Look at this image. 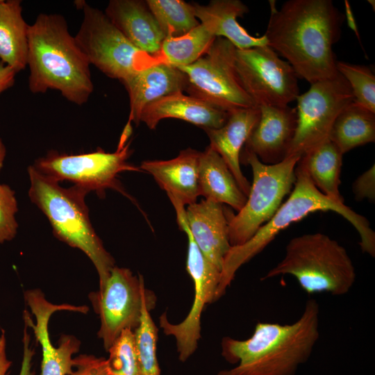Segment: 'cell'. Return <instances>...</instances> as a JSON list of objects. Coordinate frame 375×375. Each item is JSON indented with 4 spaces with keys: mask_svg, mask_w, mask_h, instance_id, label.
Here are the masks:
<instances>
[{
    "mask_svg": "<svg viewBox=\"0 0 375 375\" xmlns=\"http://www.w3.org/2000/svg\"><path fill=\"white\" fill-rule=\"evenodd\" d=\"M294 190L272 219L261 226L245 243L231 247L226 255L221 271L215 301L226 292L237 270L262 251L281 231L315 211H333L342 215L357 230L362 251L375 256V233L368 220L344 203L333 201L322 194L309 177L303 162L299 159L295 167Z\"/></svg>",
    "mask_w": 375,
    "mask_h": 375,
    "instance_id": "4",
    "label": "cell"
},
{
    "mask_svg": "<svg viewBox=\"0 0 375 375\" xmlns=\"http://www.w3.org/2000/svg\"><path fill=\"white\" fill-rule=\"evenodd\" d=\"M11 363L6 355V339L2 330L0 335V375H8Z\"/></svg>",
    "mask_w": 375,
    "mask_h": 375,
    "instance_id": "38",
    "label": "cell"
},
{
    "mask_svg": "<svg viewBox=\"0 0 375 375\" xmlns=\"http://www.w3.org/2000/svg\"><path fill=\"white\" fill-rule=\"evenodd\" d=\"M90 65L62 15L40 13L29 25L27 66L32 93L54 90L82 106L94 90Z\"/></svg>",
    "mask_w": 375,
    "mask_h": 375,
    "instance_id": "3",
    "label": "cell"
},
{
    "mask_svg": "<svg viewBox=\"0 0 375 375\" xmlns=\"http://www.w3.org/2000/svg\"><path fill=\"white\" fill-rule=\"evenodd\" d=\"M235 52L233 44L217 37L197 61L178 67L187 77L185 92L227 112L258 107L239 80Z\"/></svg>",
    "mask_w": 375,
    "mask_h": 375,
    "instance_id": "9",
    "label": "cell"
},
{
    "mask_svg": "<svg viewBox=\"0 0 375 375\" xmlns=\"http://www.w3.org/2000/svg\"><path fill=\"white\" fill-rule=\"evenodd\" d=\"M355 199L362 201L367 199L370 202L375 200V166L362 174L352 185Z\"/></svg>",
    "mask_w": 375,
    "mask_h": 375,
    "instance_id": "35",
    "label": "cell"
},
{
    "mask_svg": "<svg viewBox=\"0 0 375 375\" xmlns=\"http://www.w3.org/2000/svg\"><path fill=\"white\" fill-rule=\"evenodd\" d=\"M105 14L136 48L158 56L165 35L145 1L110 0Z\"/></svg>",
    "mask_w": 375,
    "mask_h": 375,
    "instance_id": "19",
    "label": "cell"
},
{
    "mask_svg": "<svg viewBox=\"0 0 375 375\" xmlns=\"http://www.w3.org/2000/svg\"><path fill=\"white\" fill-rule=\"evenodd\" d=\"M30 200L47 217L53 235L69 246L81 250L92 262L99 278V288L115 266L112 256L106 250L89 217L85 197L89 192L74 185L65 188L59 183L28 168Z\"/></svg>",
    "mask_w": 375,
    "mask_h": 375,
    "instance_id": "5",
    "label": "cell"
},
{
    "mask_svg": "<svg viewBox=\"0 0 375 375\" xmlns=\"http://www.w3.org/2000/svg\"><path fill=\"white\" fill-rule=\"evenodd\" d=\"M17 73L0 61V94L12 87Z\"/></svg>",
    "mask_w": 375,
    "mask_h": 375,
    "instance_id": "37",
    "label": "cell"
},
{
    "mask_svg": "<svg viewBox=\"0 0 375 375\" xmlns=\"http://www.w3.org/2000/svg\"><path fill=\"white\" fill-rule=\"evenodd\" d=\"M188 228L207 260L220 272L231 246L228 240V215L222 203L203 199L185 209Z\"/></svg>",
    "mask_w": 375,
    "mask_h": 375,
    "instance_id": "17",
    "label": "cell"
},
{
    "mask_svg": "<svg viewBox=\"0 0 375 375\" xmlns=\"http://www.w3.org/2000/svg\"><path fill=\"white\" fill-rule=\"evenodd\" d=\"M319 306L308 299L293 324L258 322L244 340H222V356L237 366L217 375H295L310 357L319 337Z\"/></svg>",
    "mask_w": 375,
    "mask_h": 375,
    "instance_id": "2",
    "label": "cell"
},
{
    "mask_svg": "<svg viewBox=\"0 0 375 375\" xmlns=\"http://www.w3.org/2000/svg\"><path fill=\"white\" fill-rule=\"evenodd\" d=\"M132 132L133 128L131 126V122L128 120L121 135L117 149H121L126 145L128 140L131 135Z\"/></svg>",
    "mask_w": 375,
    "mask_h": 375,
    "instance_id": "40",
    "label": "cell"
},
{
    "mask_svg": "<svg viewBox=\"0 0 375 375\" xmlns=\"http://www.w3.org/2000/svg\"><path fill=\"white\" fill-rule=\"evenodd\" d=\"M24 299L35 316L34 323L29 312L24 311L25 325L33 329L37 340L42 347V358L40 375H67L73 370L72 355L79 351L81 342L74 336L63 335L59 340V345L55 347L50 340L48 324L52 314L59 310H69L86 313L88 306H76L69 304L56 305L46 299L40 289L28 290L24 292Z\"/></svg>",
    "mask_w": 375,
    "mask_h": 375,
    "instance_id": "15",
    "label": "cell"
},
{
    "mask_svg": "<svg viewBox=\"0 0 375 375\" xmlns=\"http://www.w3.org/2000/svg\"><path fill=\"white\" fill-rule=\"evenodd\" d=\"M258 123L244 144V151L254 153L267 165L283 160L297 127V109L286 106H259Z\"/></svg>",
    "mask_w": 375,
    "mask_h": 375,
    "instance_id": "16",
    "label": "cell"
},
{
    "mask_svg": "<svg viewBox=\"0 0 375 375\" xmlns=\"http://www.w3.org/2000/svg\"><path fill=\"white\" fill-rule=\"evenodd\" d=\"M129 145L130 142L113 153L101 149L75 155L51 151L35 160L33 167L58 183L69 181L89 192L94 191L100 197H104L106 190L109 188L128 196L117 178L118 174L125 171H141L127 162L132 153Z\"/></svg>",
    "mask_w": 375,
    "mask_h": 375,
    "instance_id": "10",
    "label": "cell"
},
{
    "mask_svg": "<svg viewBox=\"0 0 375 375\" xmlns=\"http://www.w3.org/2000/svg\"><path fill=\"white\" fill-rule=\"evenodd\" d=\"M337 70L350 85L354 101L375 113V76L365 65L337 61Z\"/></svg>",
    "mask_w": 375,
    "mask_h": 375,
    "instance_id": "31",
    "label": "cell"
},
{
    "mask_svg": "<svg viewBox=\"0 0 375 375\" xmlns=\"http://www.w3.org/2000/svg\"><path fill=\"white\" fill-rule=\"evenodd\" d=\"M242 158L251 167L253 182L242 208L235 215H228L231 247L245 243L274 215L294 184L300 157H288L278 163L267 165L254 153L244 151Z\"/></svg>",
    "mask_w": 375,
    "mask_h": 375,
    "instance_id": "7",
    "label": "cell"
},
{
    "mask_svg": "<svg viewBox=\"0 0 375 375\" xmlns=\"http://www.w3.org/2000/svg\"><path fill=\"white\" fill-rule=\"evenodd\" d=\"M145 1L165 37L182 35L200 24L192 3L183 0Z\"/></svg>",
    "mask_w": 375,
    "mask_h": 375,
    "instance_id": "29",
    "label": "cell"
},
{
    "mask_svg": "<svg viewBox=\"0 0 375 375\" xmlns=\"http://www.w3.org/2000/svg\"><path fill=\"white\" fill-rule=\"evenodd\" d=\"M344 2H345L344 3V4H345V16H346V19H347V21L348 26L351 30H353V31L355 33L356 35L357 36V38H358V41L360 42V35H359V33H358V28H357V25H356V23L355 18L353 17L352 10L351 9L350 3L347 0H345Z\"/></svg>",
    "mask_w": 375,
    "mask_h": 375,
    "instance_id": "39",
    "label": "cell"
},
{
    "mask_svg": "<svg viewBox=\"0 0 375 375\" xmlns=\"http://www.w3.org/2000/svg\"><path fill=\"white\" fill-rule=\"evenodd\" d=\"M194 15L215 37L223 38L238 49L267 45L263 35H250L238 22L248 12L247 6L240 0H213L207 5L192 3Z\"/></svg>",
    "mask_w": 375,
    "mask_h": 375,
    "instance_id": "23",
    "label": "cell"
},
{
    "mask_svg": "<svg viewBox=\"0 0 375 375\" xmlns=\"http://www.w3.org/2000/svg\"><path fill=\"white\" fill-rule=\"evenodd\" d=\"M130 100L128 121L140 124L141 114L150 103L167 95L185 91L187 77L178 67L160 62L135 72L121 81Z\"/></svg>",
    "mask_w": 375,
    "mask_h": 375,
    "instance_id": "18",
    "label": "cell"
},
{
    "mask_svg": "<svg viewBox=\"0 0 375 375\" xmlns=\"http://www.w3.org/2000/svg\"><path fill=\"white\" fill-rule=\"evenodd\" d=\"M200 151L191 148L167 160H144L140 169L149 173L169 198L183 206L197 202Z\"/></svg>",
    "mask_w": 375,
    "mask_h": 375,
    "instance_id": "22",
    "label": "cell"
},
{
    "mask_svg": "<svg viewBox=\"0 0 375 375\" xmlns=\"http://www.w3.org/2000/svg\"><path fill=\"white\" fill-rule=\"evenodd\" d=\"M228 112L206 101L183 92L163 97L147 106L142 111L140 122L150 129H155L163 119H181L203 129H216L222 127L228 118Z\"/></svg>",
    "mask_w": 375,
    "mask_h": 375,
    "instance_id": "21",
    "label": "cell"
},
{
    "mask_svg": "<svg viewBox=\"0 0 375 375\" xmlns=\"http://www.w3.org/2000/svg\"><path fill=\"white\" fill-rule=\"evenodd\" d=\"M269 2L264 34L267 45L310 84L335 76L333 46L340 39L344 16L333 1L289 0L279 9L274 1Z\"/></svg>",
    "mask_w": 375,
    "mask_h": 375,
    "instance_id": "1",
    "label": "cell"
},
{
    "mask_svg": "<svg viewBox=\"0 0 375 375\" xmlns=\"http://www.w3.org/2000/svg\"><path fill=\"white\" fill-rule=\"evenodd\" d=\"M294 276L308 294H346L356 274L347 250L328 235L305 234L290 240L283 259L262 279L281 275Z\"/></svg>",
    "mask_w": 375,
    "mask_h": 375,
    "instance_id": "6",
    "label": "cell"
},
{
    "mask_svg": "<svg viewBox=\"0 0 375 375\" xmlns=\"http://www.w3.org/2000/svg\"><path fill=\"white\" fill-rule=\"evenodd\" d=\"M74 370L67 375H108L106 359L81 354L74 358Z\"/></svg>",
    "mask_w": 375,
    "mask_h": 375,
    "instance_id": "34",
    "label": "cell"
},
{
    "mask_svg": "<svg viewBox=\"0 0 375 375\" xmlns=\"http://www.w3.org/2000/svg\"><path fill=\"white\" fill-rule=\"evenodd\" d=\"M6 156V148L3 140L0 138V171L3 168Z\"/></svg>",
    "mask_w": 375,
    "mask_h": 375,
    "instance_id": "41",
    "label": "cell"
},
{
    "mask_svg": "<svg viewBox=\"0 0 375 375\" xmlns=\"http://www.w3.org/2000/svg\"><path fill=\"white\" fill-rule=\"evenodd\" d=\"M198 186L205 199L229 205L240 211L247 201L223 158L210 146L200 152Z\"/></svg>",
    "mask_w": 375,
    "mask_h": 375,
    "instance_id": "24",
    "label": "cell"
},
{
    "mask_svg": "<svg viewBox=\"0 0 375 375\" xmlns=\"http://www.w3.org/2000/svg\"><path fill=\"white\" fill-rule=\"evenodd\" d=\"M18 210L15 192L0 183V244L12 240L18 228L15 215Z\"/></svg>",
    "mask_w": 375,
    "mask_h": 375,
    "instance_id": "33",
    "label": "cell"
},
{
    "mask_svg": "<svg viewBox=\"0 0 375 375\" xmlns=\"http://www.w3.org/2000/svg\"><path fill=\"white\" fill-rule=\"evenodd\" d=\"M260 115L259 107L235 110L228 112L222 127L205 130L210 140L209 146L223 158L247 197L251 185L241 171L240 152Z\"/></svg>",
    "mask_w": 375,
    "mask_h": 375,
    "instance_id": "20",
    "label": "cell"
},
{
    "mask_svg": "<svg viewBox=\"0 0 375 375\" xmlns=\"http://www.w3.org/2000/svg\"><path fill=\"white\" fill-rule=\"evenodd\" d=\"M342 154L328 139L300 158L315 186L331 199L344 203L340 192Z\"/></svg>",
    "mask_w": 375,
    "mask_h": 375,
    "instance_id": "27",
    "label": "cell"
},
{
    "mask_svg": "<svg viewBox=\"0 0 375 375\" xmlns=\"http://www.w3.org/2000/svg\"><path fill=\"white\" fill-rule=\"evenodd\" d=\"M27 328L28 326L25 325L23 333V358L19 375H35L34 372L32 370V359L34 350L31 344V338Z\"/></svg>",
    "mask_w": 375,
    "mask_h": 375,
    "instance_id": "36",
    "label": "cell"
},
{
    "mask_svg": "<svg viewBox=\"0 0 375 375\" xmlns=\"http://www.w3.org/2000/svg\"><path fill=\"white\" fill-rule=\"evenodd\" d=\"M342 155L375 141V113L354 101L335 119L328 138Z\"/></svg>",
    "mask_w": 375,
    "mask_h": 375,
    "instance_id": "26",
    "label": "cell"
},
{
    "mask_svg": "<svg viewBox=\"0 0 375 375\" xmlns=\"http://www.w3.org/2000/svg\"><path fill=\"white\" fill-rule=\"evenodd\" d=\"M174 208L178 224L188 240L186 269L194 283V301L187 317L181 322L171 324L166 312L160 315L159 322L163 333L174 337L178 358L185 362L197 348L201 337V312L206 304L215 301L221 272L207 260L194 242L188 226L185 206L176 203Z\"/></svg>",
    "mask_w": 375,
    "mask_h": 375,
    "instance_id": "13",
    "label": "cell"
},
{
    "mask_svg": "<svg viewBox=\"0 0 375 375\" xmlns=\"http://www.w3.org/2000/svg\"><path fill=\"white\" fill-rule=\"evenodd\" d=\"M75 40L90 65L111 78L122 81L129 75L162 62L160 57L132 44L104 12L86 3Z\"/></svg>",
    "mask_w": 375,
    "mask_h": 375,
    "instance_id": "8",
    "label": "cell"
},
{
    "mask_svg": "<svg viewBox=\"0 0 375 375\" xmlns=\"http://www.w3.org/2000/svg\"><path fill=\"white\" fill-rule=\"evenodd\" d=\"M296 100L297 127L286 158H301L328 140L335 119L354 99L349 84L338 73L310 84Z\"/></svg>",
    "mask_w": 375,
    "mask_h": 375,
    "instance_id": "11",
    "label": "cell"
},
{
    "mask_svg": "<svg viewBox=\"0 0 375 375\" xmlns=\"http://www.w3.org/2000/svg\"><path fill=\"white\" fill-rule=\"evenodd\" d=\"M215 38L200 24L182 35L166 36L158 55L162 62L176 67L189 65L207 52Z\"/></svg>",
    "mask_w": 375,
    "mask_h": 375,
    "instance_id": "28",
    "label": "cell"
},
{
    "mask_svg": "<svg viewBox=\"0 0 375 375\" xmlns=\"http://www.w3.org/2000/svg\"><path fill=\"white\" fill-rule=\"evenodd\" d=\"M239 80L256 106H286L299 95V78L292 67L268 45L236 49Z\"/></svg>",
    "mask_w": 375,
    "mask_h": 375,
    "instance_id": "14",
    "label": "cell"
},
{
    "mask_svg": "<svg viewBox=\"0 0 375 375\" xmlns=\"http://www.w3.org/2000/svg\"><path fill=\"white\" fill-rule=\"evenodd\" d=\"M108 375H138L134 333L124 329L107 351Z\"/></svg>",
    "mask_w": 375,
    "mask_h": 375,
    "instance_id": "32",
    "label": "cell"
},
{
    "mask_svg": "<svg viewBox=\"0 0 375 375\" xmlns=\"http://www.w3.org/2000/svg\"><path fill=\"white\" fill-rule=\"evenodd\" d=\"M156 301H145L140 324L133 331L138 375H160L156 356L158 329L149 312Z\"/></svg>",
    "mask_w": 375,
    "mask_h": 375,
    "instance_id": "30",
    "label": "cell"
},
{
    "mask_svg": "<svg viewBox=\"0 0 375 375\" xmlns=\"http://www.w3.org/2000/svg\"><path fill=\"white\" fill-rule=\"evenodd\" d=\"M28 28L21 1L0 0V61L17 73L27 67Z\"/></svg>",
    "mask_w": 375,
    "mask_h": 375,
    "instance_id": "25",
    "label": "cell"
},
{
    "mask_svg": "<svg viewBox=\"0 0 375 375\" xmlns=\"http://www.w3.org/2000/svg\"><path fill=\"white\" fill-rule=\"evenodd\" d=\"M89 297L100 318L97 335L106 351L123 330L138 328L145 301L156 300L154 293L144 288L141 275L138 277L129 269L117 266L104 285Z\"/></svg>",
    "mask_w": 375,
    "mask_h": 375,
    "instance_id": "12",
    "label": "cell"
}]
</instances>
